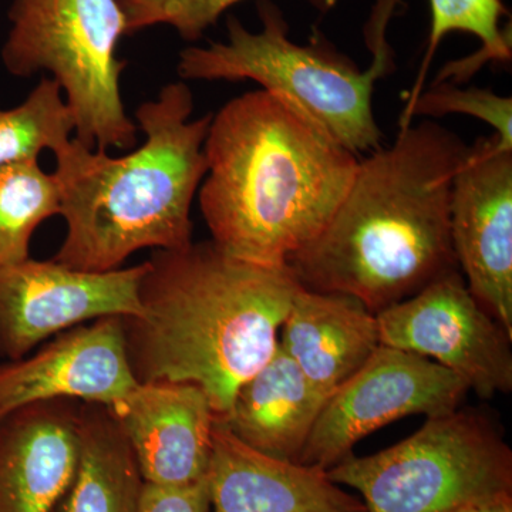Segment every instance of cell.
Returning a JSON list of instances; mask_svg holds the SVG:
<instances>
[{"instance_id":"1","label":"cell","mask_w":512,"mask_h":512,"mask_svg":"<svg viewBox=\"0 0 512 512\" xmlns=\"http://www.w3.org/2000/svg\"><path fill=\"white\" fill-rule=\"evenodd\" d=\"M467 150L456 133L424 121L359 158L326 227L286 262L302 288L353 296L376 315L460 271L450 201Z\"/></svg>"},{"instance_id":"2","label":"cell","mask_w":512,"mask_h":512,"mask_svg":"<svg viewBox=\"0 0 512 512\" xmlns=\"http://www.w3.org/2000/svg\"><path fill=\"white\" fill-rule=\"evenodd\" d=\"M301 289L288 265L241 261L212 241L156 249L138 284L141 315L121 318L134 379L195 384L225 416L274 356Z\"/></svg>"},{"instance_id":"3","label":"cell","mask_w":512,"mask_h":512,"mask_svg":"<svg viewBox=\"0 0 512 512\" xmlns=\"http://www.w3.org/2000/svg\"><path fill=\"white\" fill-rule=\"evenodd\" d=\"M200 207L211 241L262 266L286 265L326 227L359 157L278 94L256 90L212 114Z\"/></svg>"},{"instance_id":"4","label":"cell","mask_w":512,"mask_h":512,"mask_svg":"<svg viewBox=\"0 0 512 512\" xmlns=\"http://www.w3.org/2000/svg\"><path fill=\"white\" fill-rule=\"evenodd\" d=\"M192 110L190 87L170 83L138 106L134 119L146 140L127 156L111 157L76 138L55 153L67 225L56 262L109 272L140 249L191 244V205L207 174L204 141L212 120H191Z\"/></svg>"},{"instance_id":"5","label":"cell","mask_w":512,"mask_h":512,"mask_svg":"<svg viewBox=\"0 0 512 512\" xmlns=\"http://www.w3.org/2000/svg\"><path fill=\"white\" fill-rule=\"evenodd\" d=\"M399 0H377L369 42L372 64L360 70L326 40L303 46L289 39L282 10L271 0H258L262 28L252 32L229 16L227 40L190 46L180 53L183 80H252L265 92L291 101L350 153L362 158L383 147L373 110L376 83L392 72L393 50L386 28Z\"/></svg>"},{"instance_id":"6","label":"cell","mask_w":512,"mask_h":512,"mask_svg":"<svg viewBox=\"0 0 512 512\" xmlns=\"http://www.w3.org/2000/svg\"><path fill=\"white\" fill-rule=\"evenodd\" d=\"M2 62L16 77L47 72L62 89L74 137L92 150L137 146L117 55L126 19L117 0H12Z\"/></svg>"},{"instance_id":"7","label":"cell","mask_w":512,"mask_h":512,"mask_svg":"<svg viewBox=\"0 0 512 512\" xmlns=\"http://www.w3.org/2000/svg\"><path fill=\"white\" fill-rule=\"evenodd\" d=\"M328 474L369 512H453L512 494V450L493 417L458 407L386 450L350 454Z\"/></svg>"},{"instance_id":"8","label":"cell","mask_w":512,"mask_h":512,"mask_svg":"<svg viewBox=\"0 0 512 512\" xmlns=\"http://www.w3.org/2000/svg\"><path fill=\"white\" fill-rule=\"evenodd\" d=\"M467 384L439 363L380 345L365 365L330 394L298 463L330 470L353 454L357 441L403 417L454 412Z\"/></svg>"},{"instance_id":"9","label":"cell","mask_w":512,"mask_h":512,"mask_svg":"<svg viewBox=\"0 0 512 512\" xmlns=\"http://www.w3.org/2000/svg\"><path fill=\"white\" fill-rule=\"evenodd\" d=\"M380 342L450 370L481 399L512 390V336L468 291L460 271L376 313Z\"/></svg>"},{"instance_id":"10","label":"cell","mask_w":512,"mask_h":512,"mask_svg":"<svg viewBox=\"0 0 512 512\" xmlns=\"http://www.w3.org/2000/svg\"><path fill=\"white\" fill-rule=\"evenodd\" d=\"M143 264L83 272L55 259L0 268V360L22 359L36 346L87 320L140 316Z\"/></svg>"},{"instance_id":"11","label":"cell","mask_w":512,"mask_h":512,"mask_svg":"<svg viewBox=\"0 0 512 512\" xmlns=\"http://www.w3.org/2000/svg\"><path fill=\"white\" fill-rule=\"evenodd\" d=\"M450 231L468 291L512 336V148L468 147L453 180Z\"/></svg>"},{"instance_id":"12","label":"cell","mask_w":512,"mask_h":512,"mask_svg":"<svg viewBox=\"0 0 512 512\" xmlns=\"http://www.w3.org/2000/svg\"><path fill=\"white\" fill-rule=\"evenodd\" d=\"M137 383L127 362L123 320L107 316L64 330L36 353L0 363V419L49 400L110 406Z\"/></svg>"},{"instance_id":"13","label":"cell","mask_w":512,"mask_h":512,"mask_svg":"<svg viewBox=\"0 0 512 512\" xmlns=\"http://www.w3.org/2000/svg\"><path fill=\"white\" fill-rule=\"evenodd\" d=\"M111 413L133 448L144 481L187 485L207 478L217 414L192 383H137Z\"/></svg>"},{"instance_id":"14","label":"cell","mask_w":512,"mask_h":512,"mask_svg":"<svg viewBox=\"0 0 512 512\" xmlns=\"http://www.w3.org/2000/svg\"><path fill=\"white\" fill-rule=\"evenodd\" d=\"M207 480L214 512H369L328 470L254 450L218 417Z\"/></svg>"},{"instance_id":"15","label":"cell","mask_w":512,"mask_h":512,"mask_svg":"<svg viewBox=\"0 0 512 512\" xmlns=\"http://www.w3.org/2000/svg\"><path fill=\"white\" fill-rule=\"evenodd\" d=\"M80 403H33L0 419V512L55 507L76 467Z\"/></svg>"},{"instance_id":"16","label":"cell","mask_w":512,"mask_h":512,"mask_svg":"<svg viewBox=\"0 0 512 512\" xmlns=\"http://www.w3.org/2000/svg\"><path fill=\"white\" fill-rule=\"evenodd\" d=\"M380 342L375 313L343 293L302 288L279 332V348L328 399L355 375Z\"/></svg>"},{"instance_id":"17","label":"cell","mask_w":512,"mask_h":512,"mask_svg":"<svg viewBox=\"0 0 512 512\" xmlns=\"http://www.w3.org/2000/svg\"><path fill=\"white\" fill-rule=\"evenodd\" d=\"M326 397L308 382L284 350L239 387L224 421L242 443L298 463Z\"/></svg>"},{"instance_id":"18","label":"cell","mask_w":512,"mask_h":512,"mask_svg":"<svg viewBox=\"0 0 512 512\" xmlns=\"http://www.w3.org/2000/svg\"><path fill=\"white\" fill-rule=\"evenodd\" d=\"M144 483L133 448L110 407L80 403L76 467L50 512H137Z\"/></svg>"},{"instance_id":"19","label":"cell","mask_w":512,"mask_h":512,"mask_svg":"<svg viewBox=\"0 0 512 512\" xmlns=\"http://www.w3.org/2000/svg\"><path fill=\"white\" fill-rule=\"evenodd\" d=\"M55 215H60L55 174L37 160L0 167V268L29 259L33 234Z\"/></svg>"},{"instance_id":"20","label":"cell","mask_w":512,"mask_h":512,"mask_svg":"<svg viewBox=\"0 0 512 512\" xmlns=\"http://www.w3.org/2000/svg\"><path fill=\"white\" fill-rule=\"evenodd\" d=\"M430 8L429 43H427L426 55H424L416 87L413 89L409 103L419 96L434 53L448 33H470L480 39L483 47L476 56L468 57L463 62L453 63L451 67L444 69V79L450 76L457 79L470 76L488 60H494V62L511 60V30L505 33L501 29V19L508 16V10L501 0H430Z\"/></svg>"},{"instance_id":"21","label":"cell","mask_w":512,"mask_h":512,"mask_svg":"<svg viewBox=\"0 0 512 512\" xmlns=\"http://www.w3.org/2000/svg\"><path fill=\"white\" fill-rule=\"evenodd\" d=\"M74 134L72 111L62 89L43 77L19 106L0 109V167L39 158L45 150H62Z\"/></svg>"},{"instance_id":"22","label":"cell","mask_w":512,"mask_h":512,"mask_svg":"<svg viewBox=\"0 0 512 512\" xmlns=\"http://www.w3.org/2000/svg\"><path fill=\"white\" fill-rule=\"evenodd\" d=\"M242 0H117L126 19L127 35L151 26L165 25L177 30L187 42H197L205 30L217 25L221 16ZM326 13L336 8L339 0H308Z\"/></svg>"},{"instance_id":"23","label":"cell","mask_w":512,"mask_h":512,"mask_svg":"<svg viewBox=\"0 0 512 512\" xmlns=\"http://www.w3.org/2000/svg\"><path fill=\"white\" fill-rule=\"evenodd\" d=\"M447 114H466L490 124L501 146L512 148V100L491 90L460 89L450 82L434 83L420 92L403 111L400 127L412 123L417 116L443 117Z\"/></svg>"},{"instance_id":"24","label":"cell","mask_w":512,"mask_h":512,"mask_svg":"<svg viewBox=\"0 0 512 512\" xmlns=\"http://www.w3.org/2000/svg\"><path fill=\"white\" fill-rule=\"evenodd\" d=\"M211 508L208 480L187 485L144 483L137 512H208Z\"/></svg>"},{"instance_id":"25","label":"cell","mask_w":512,"mask_h":512,"mask_svg":"<svg viewBox=\"0 0 512 512\" xmlns=\"http://www.w3.org/2000/svg\"><path fill=\"white\" fill-rule=\"evenodd\" d=\"M478 512H512V494L501 495L477 505Z\"/></svg>"},{"instance_id":"26","label":"cell","mask_w":512,"mask_h":512,"mask_svg":"<svg viewBox=\"0 0 512 512\" xmlns=\"http://www.w3.org/2000/svg\"><path fill=\"white\" fill-rule=\"evenodd\" d=\"M483 503H484V501H483ZM477 505L478 504L467 505V507L458 508V510L453 511V512H478Z\"/></svg>"}]
</instances>
